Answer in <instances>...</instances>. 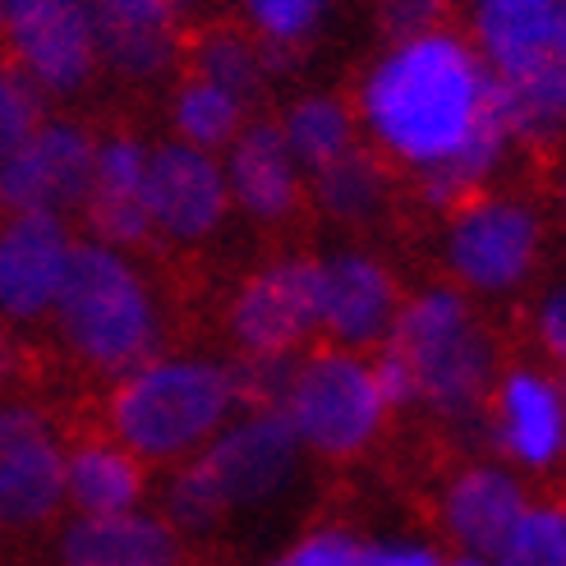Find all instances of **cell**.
I'll use <instances>...</instances> for the list:
<instances>
[{
    "instance_id": "f546056e",
    "label": "cell",
    "mask_w": 566,
    "mask_h": 566,
    "mask_svg": "<svg viewBox=\"0 0 566 566\" xmlns=\"http://www.w3.org/2000/svg\"><path fill=\"white\" fill-rule=\"evenodd\" d=\"M42 125V93L14 65H0V157H10Z\"/></svg>"
},
{
    "instance_id": "52a82bcc",
    "label": "cell",
    "mask_w": 566,
    "mask_h": 566,
    "mask_svg": "<svg viewBox=\"0 0 566 566\" xmlns=\"http://www.w3.org/2000/svg\"><path fill=\"white\" fill-rule=\"evenodd\" d=\"M281 415L295 429L300 447L346 461L378 438L387 406L374 387L369 364L346 350H323L295 364L286 396H281Z\"/></svg>"
},
{
    "instance_id": "ffe728a7",
    "label": "cell",
    "mask_w": 566,
    "mask_h": 566,
    "mask_svg": "<svg viewBox=\"0 0 566 566\" xmlns=\"http://www.w3.org/2000/svg\"><path fill=\"white\" fill-rule=\"evenodd\" d=\"M497 438L521 465L544 470L566 451V406L562 391L539 374H512L497 396Z\"/></svg>"
},
{
    "instance_id": "8992f818",
    "label": "cell",
    "mask_w": 566,
    "mask_h": 566,
    "mask_svg": "<svg viewBox=\"0 0 566 566\" xmlns=\"http://www.w3.org/2000/svg\"><path fill=\"white\" fill-rule=\"evenodd\" d=\"M391 350L410 364L419 396L451 419H470L493 382V346L457 291H423L391 318Z\"/></svg>"
},
{
    "instance_id": "e575fe53",
    "label": "cell",
    "mask_w": 566,
    "mask_h": 566,
    "mask_svg": "<svg viewBox=\"0 0 566 566\" xmlns=\"http://www.w3.org/2000/svg\"><path fill=\"white\" fill-rule=\"evenodd\" d=\"M364 566H442L438 553L419 544H374L364 548Z\"/></svg>"
},
{
    "instance_id": "8fae6325",
    "label": "cell",
    "mask_w": 566,
    "mask_h": 566,
    "mask_svg": "<svg viewBox=\"0 0 566 566\" xmlns=\"http://www.w3.org/2000/svg\"><path fill=\"white\" fill-rule=\"evenodd\" d=\"M534 253H539V221L506 198L461 208L447 231V263L474 291H512L534 268Z\"/></svg>"
},
{
    "instance_id": "7402d4cb",
    "label": "cell",
    "mask_w": 566,
    "mask_h": 566,
    "mask_svg": "<svg viewBox=\"0 0 566 566\" xmlns=\"http://www.w3.org/2000/svg\"><path fill=\"white\" fill-rule=\"evenodd\" d=\"M506 144H512V129H506L497 102L489 97V111L479 116V125L470 129L465 144L451 153V157H442L438 166H429V171H423V198H429V203H438V208L461 203L465 193H474V189L502 166Z\"/></svg>"
},
{
    "instance_id": "7a4b0ae2",
    "label": "cell",
    "mask_w": 566,
    "mask_h": 566,
    "mask_svg": "<svg viewBox=\"0 0 566 566\" xmlns=\"http://www.w3.org/2000/svg\"><path fill=\"white\" fill-rule=\"evenodd\" d=\"M474 28L512 138H557L566 129V0H479Z\"/></svg>"
},
{
    "instance_id": "ac0fdd59",
    "label": "cell",
    "mask_w": 566,
    "mask_h": 566,
    "mask_svg": "<svg viewBox=\"0 0 566 566\" xmlns=\"http://www.w3.org/2000/svg\"><path fill=\"white\" fill-rule=\"evenodd\" d=\"M226 189L235 203L259 217L281 221L300 198V161L286 148V134L276 125H249L231 138V161H226Z\"/></svg>"
},
{
    "instance_id": "4dcf8cb0",
    "label": "cell",
    "mask_w": 566,
    "mask_h": 566,
    "mask_svg": "<svg viewBox=\"0 0 566 566\" xmlns=\"http://www.w3.org/2000/svg\"><path fill=\"white\" fill-rule=\"evenodd\" d=\"M272 566H364V548L342 530H318L300 539L291 553H281Z\"/></svg>"
},
{
    "instance_id": "d6986e66",
    "label": "cell",
    "mask_w": 566,
    "mask_h": 566,
    "mask_svg": "<svg viewBox=\"0 0 566 566\" xmlns=\"http://www.w3.org/2000/svg\"><path fill=\"white\" fill-rule=\"evenodd\" d=\"M521 512H525V489L497 465H474L457 474L442 497V521L451 539L465 544L474 557L497 553V544L506 539V530L516 525Z\"/></svg>"
},
{
    "instance_id": "30bf717a",
    "label": "cell",
    "mask_w": 566,
    "mask_h": 566,
    "mask_svg": "<svg viewBox=\"0 0 566 566\" xmlns=\"http://www.w3.org/2000/svg\"><path fill=\"white\" fill-rule=\"evenodd\" d=\"M65 502V451L28 406H0V525L28 530Z\"/></svg>"
},
{
    "instance_id": "d6a6232c",
    "label": "cell",
    "mask_w": 566,
    "mask_h": 566,
    "mask_svg": "<svg viewBox=\"0 0 566 566\" xmlns=\"http://www.w3.org/2000/svg\"><path fill=\"white\" fill-rule=\"evenodd\" d=\"M369 374H374V387H378V396H382V406H387V410H401V406L419 401V387H415L410 364L396 355L391 346L369 364Z\"/></svg>"
},
{
    "instance_id": "6da1fadb",
    "label": "cell",
    "mask_w": 566,
    "mask_h": 566,
    "mask_svg": "<svg viewBox=\"0 0 566 566\" xmlns=\"http://www.w3.org/2000/svg\"><path fill=\"white\" fill-rule=\"evenodd\" d=\"M493 74L451 33L396 42L364 83V116L378 144L429 171L457 153L489 111Z\"/></svg>"
},
{
    "instance_id": "3957f363",
    "label": "cell",
    "mask_w": 566,
    "mask_h": 566,
    "mask_svg": "<svg viewBox=\"0 0 566 566\" xmlns=\"http://www.w3.org/2000/svg\"><path fill=\"white\" fill-rule=\"evenodd\" d=\"M55 318L70 350L93 364L102 374H129L138 364H148L157 342H161V323H157V304L144 286L120 249L83 240L70 244L61 291H55Z\"/></svg>"
},
{
    "instance_id": "4fadbf2b",
    "label": "cell",
    "mask_w": 566,
    "mask_h": 566,
    "mask_svg": "<svg viewBox=\"0 0 566 566\" xmlns=\"http://www.w3.org/2000/svg\"><path fill=\"white\" fill-rule=\"evenodd\" d=\"M226 203H231L226 171L203 148L161 144L157 153H148L144 208H148L153 231L171 240H203L221 226Z\"/></svg>"
},
{
    "instance_id": "7c38bea8",
    "label": "cell",
    "mask_w": 566,
    "mask_h": 566,
    "mask_svg": "<svg viewBox=\"0 0 566 566\" xmlns=\"http://www.w3.org/2000/svg\"><path fill=\"white\" fill-rule=\"evenodd\" d=\"M318 327V263L286 259L244 281L231 332L244 355H291Z\"/></svg>"
},
{
    "instance_id": "5b68a950",
    "label": "cell",
    "mask_w": 566,
    "mask_h": 566,
    "mask_svg": "<svg viewBox=\"0 0 566 566\" xmlns=\"http://www.w3.org/2000/svg\"><path fill=\"white\" fill-rule=\"evenodd\" d=\"M300 438L281 410H253L221 429L166 489V521L176 534H208L235 506H259L291 484Z\"/></svg>"
},
{
    "instance_id": "484cf974",
    "label": "cell",
    "mask_w": 566,
    "mask_h": 566,
    "mask_svg": "<svg viewBox=\"0 0 566 566\" xmlns=\"http://www.w3.org/2000/svg\"><path fill=\"white\" fill-rule=\"evenodd\" d=\"M387 193V176L382 166L369 157V153H342L336 161H327L318 171V198L332 217H346V221H359V217H374L378 203Z\"/></svg>"
},
{
    "instance_id": "1f68e13d",
    "label": "cell",
    "mask_w": 566,
    "mask_h": 566,
    "mask_svg": "<svg viewBox=\"0 0 566 566\" xmlns=\"http://www.w3.org/2000/svg\"><path fill=\"white\" fill-rule=\"evenodd\" d=\"M442 10H447V0H378V23L387 38L406 42V38L429 33L442 19Z\"/></svg>"
},
{
    "instance_id": "ba28073f",
    "label": "cell",
    "mask_w": 566,
    "mask_h": 566,
    "mask_svg": "<svg viewBox=\"0 0 566 566\" xmlns=\"http://www.w3.org/2000/svg\"><path fill=\"white\" fill-rule=\"evenodd\" d=\"M0 42L10 51V65L38 93L70 97L97 70V28L88 0H6Z\"/></svg>"
},
{
    "instance_id": "d590c367",
    "label": "cell",
    "mask_w": 566,
    "mask_h": 566,
    "mask_svg": "<svg viewBox=\"0 0 566 566\" xmlns=\"http://www.w3.org/2000/svg\"><path fill=\"white\" fill-rule=\"evenodd\" d=\"M14 369H19V346H14L10 327H0V382H10Z\"/></svg>"
},
{
    "instance_id": "d4e9b609",
    "label": "cell",
    "mask_w": 566,
    "mask_h": 566,
    "mask_svg": "<svg viewBox=\"0 0 566 566\" xmlns=\"http://www.w3.org/2000/svg\"><path fill=\"white\" fill-rule=\"evenodd\" d=\"M193 74L217 83L226 93H235L240 102H249L268 74V61H263V46L235 33V28H212V33H203L193 46Z\"/></svg>"
},
{
    "instance_id": "44dd1931",
    "label": "cell",
    "mask_w": 566,
    "mask_h": 566,
    "mask_svg": "<svg viewBox=\"0 0 566 566\" xmlns=\"http://www.w3.org/2000/svg\"><path fill=\"white\" fill-rule=\"evenodd\" d=\"M65 497L78 516L134 512L144 497V465L116 442H83L65 457Z\"/></svg>"
},
{
    "instance_id": "2e32d148",
    "label": "cell",
    "mask_w": 566,
    "mask_h": 566,
    "mask_svg": "<svg viewBox=\"0 0 566 566\" xmlns=\"http://www.w3.org/2000/svg\"><path fill=\"white\" fill-rule=\"evenodd\" d=\"M144 166H148V153L129 134L97 144L93 185H88V198H83V212H88L97 244H111V249L148 244L153 221L144 208Z\"/></svg>"
},
{
    "instance_id": "83f0119b",
    "label": "cell",
    "mask_w": 566,
    "mask_h": 566,
    "mask_svg": "<svg viewBox=\"0 0 566 566\" xmlns=\"http://www.w3.org/2000/svg\"><path fill=\"white\" fill-rule=\"evenodd\" d=\"M198 0H88L97 38L116 33H176V23Z\"/></svg>"
},
{
    "instance_id": "e0dca14e",
    "label": "cell",
    "mask_w": 566,
    "mask_h": 566,
    "mask_svg": "<svg viewBox=\"0 0 566 566\" xmlns=\"http://www.w3.org/2000/svg\"><path fill=\"white\" fill-rule=\"evenodd\" d=\"M61 566H185V548L161 516H78L61 534Z\"/></svg>"
},
{
    "instance_id": "74e56055",
    "label": "cell",
    "mask_w": 566,
    "mask_h": 566,
    "mask_svg": "<svg viewBox=\"0 0 566 566\" xmlns=\"http://www.w3.org/2000/svg\"><path fill=\"white\" fill-rule=\"evenodd\" d=\"M562 396H566V382H562ZM562 406H566V401H562Z\"/></svg>"
},
{
    "instance_id": "9c48e42d",
    "label": "cell",
    "mask_w": 566,
    "mask_h": 566,
    "mask_svg": "<svg viewBox=\"0 0 566 566\" xmlns=\"http://www.w3.org/2000/svg\"><path fill=\"white\" fill-rule=\"evenodd\" d=\"M93 134L78 125H38L23 144L0 157V212H51L83 208L93 185Z\"/></svg>"
},
{
    "instance_id": "9a60e30c",
    "label": "cell",
    "mask_w": 566,
    "mask_h": 566,
    "mask_svg": "<svg viewBox=\"0 0 566 566\" xmlns=\"http://www.w3.org/2000/svg\"><path fill=\"white\" fill-rule=\"evenodd\" d=\"M396 286L369 253H336L318 263V327L342 346H374L391 332Z\"/></svg>"
},
{
    "instance_id": "f35d334b",
    "label": "cell",
    "mask_w": 566,
    "mask_h": 566,
    "mask_svg": "<svg viewBox=\"0 0 566 566\" xmlns=\"http://www.w3.org/2000/svg\"><path fill=\"white\" fill-rule=\"evenodd\" d=\"M562 193H566V176H562Z\"/></svg>"
},
{
    "instance_id": "5bb4252c",
    "label": "cell",
    "mask_w": 566,
    "mask_h": 566,
    "mask_svg": "<svg viewBox=\"0 0 566 566\" xmlns=\"http://www.w3.org/2000/svg\"><path fill=\"white\" fill-rule=\"evenodd\" d=\"M70 244L65 221L51 212H19L0 226V314L19 323L51 314Z\"/></svg>"
},
{
    "instance_id": "8d00e7d4",
    "label": "cell",
    "mask_w": 566,
    "mask_h": 566,
    "mask_svg": "<svg viewBox=\"0 0 566 566\" xmlns=\"http://www.w3.org/2000/svg\"><path fill=\"white\" fill-rule=\"evenodd\" d=\"M447 566H489V562H479V557L470 553V557H457V562H447Z\"/></svg>"
},
{
    "instance_id": "f1b7e54d",
    "label": "cell",
    "mask_w": 566,
    "mask_h": 566,
    "mask_svg": "<svg viewBox=\"0 0 566 566\" xmlns=\"http://www.w3.org/2000/svg\"><path fill=\"white\" fill-rule=\"evenodd\" d=\"M332 0H244V14L263 33V46L295 51L318 33Z\"/></svg>"
},
{
    "instance_id": "ab89813d",
    "label": "cell",
    "mask_w": 566,
    "mask_h": 566,
    "mask_svg": "<svg viewBox=\"0 0 566 566\" xmlns=\"http://www.w3.org/2000/svg\"><path fill=\"white\" fill-rule=\"evenodd\" d=\"M0 6H6V0H0Z\"/></svg>"
},
{
    "instance_id": "836d02e7",
    "label": "cell",
    "mask_w": 566,
    "mask_h": 566,
    "mask_svg": "<svg viewBox=\"0 0 566 566\" xmlns=\"http://www.w3.org/2000/svg\"><path fill=\"white\" fill-rule=\"evenodd\" d=\"M539 336H544V346L566 359V286H557L544 304H539Z\"/></svg>"
},
{
    "instance_id": "277c9868",
    "label": "cell",
    "mask_w": 566,
    "mask_h": 566,
    "mask_svg": "<svg viewBox=\"0 0 566 566\" xmlns=\"http://www.w3.org/2000/svg\"><path fill=\"white\" fill-rule=\"evenodd\" d=\"M231 410V369L212 359H148L111 391L106 419L138 461H180L208 447Z\"/></svg>"
},
{
    "instance_id": "4316f807",
    "label": "cell",
    "mask_w": 566,
    "mask_h": 566,
    "mask_svg": "<svg viewBox=\"0 0 566 566\" xmlns=\"http://www.w3.org/2000/svg\"><path fill=\"white\" fill-rule=\"evenodd\" d=\"M497 566H566V512L525 506L493 553Z\"/></svg>"
},
{
    "instance_id": "603a6c76",
    "label": "cell",
    "mask_w": 566,
    "mask_h": 566,
    "mask_svg": "<svg viewBox=\"0 0 566 566\" xmlns=\"http://www.w3.org/2000/svg\"><path fill=\"white\" fill-rule=\"evenodd\" d=\"M171 120H176V129H180V144L212 153V148H226V144H231V138L240 134V125H244V102H240L235 93H226V88H217V83H208V78L193 74L185 88L176 93Z\"/></svg>"
},
{
    "instance_id": "cb8c5ba5",
    "label": "cell",
    "mask_w": 566,
    "mask_h": 566,
    "mask_svg": "<svg viewBox=\"0 0 566 566\" xmlns=\"http://www.w3.org/2000/svg\"><path fill=\"white\" fill-rule=\"evenodd\" d=\"M281 134H286L291 157L300 166H308V171H323L327 161L350 153V116H346V106L336 97H304V102H295L286 125H281Z\"/></svg>"
}]
</instances>
